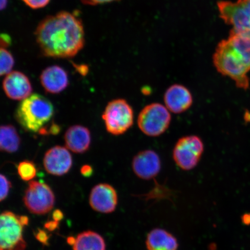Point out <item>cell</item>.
<instances>
[{"instance_id":"obj_30","label":"cell","mask_w":250,"mask_h":250,"mask_svg":"<svg viewBox=\"0 0 250 250\" xmlns=\"http://www.w3.org/2000/svg\"><path fill=\"white\" fill-rule=\"evenodd\" d=\"M58 223L59 222L55 220L54 221L47 222L45 224V228L50 231L54 230L58 227Z\"/></svg>"},{"instance_id":"obj_27","label":"cell","mask_w":250,"mask_h":250,"mask_svg":"<svg viewBox=\"0 0 250 250\" xmlns=\"http://www.w3.org/2000/svg\"><path fill=\"white\" fill-rule=\"evenodd\" d=\"M11 39L7 34H2L1 36V48H6L11 44Z\"/></svg>"},{"instance_id":"obj_28","label":"cell","mask_w":250,"mask_h":250,"mask_svg":"<svg viewBox=\"0 0 250 250\" xmlns=\"http://www.w3.org/2000/svg\"><path fill=\"white\" fill-rule=\"evenodd\" d=\"M81 173L86 177L91 176L93 174V168L89 165H84L81 168Z\"/></svg>"},{"instance_id":"obj_33","label":"cell","mask_w":250,"mask_h":250,"mask_svg":"<svg viewBox=\"0 0 250 250\" xmlns=\"http://www.w3.org/2000/svg\"><path fill=\"white\" fill-rule=\"evenodd\" d=\"M8 0H1V2H0V8H1V10H4L6 7H7Z\"/></svg>"},{"instance_id":"obj_11","label":"cell","mask_w":250,"mask_h":250,"mask_svg":"<svg viewBox=\"0 0 250 250\" xmlns=\"http://www.w3.org/2000/svg\"><path fill=\"white\" fill-rule=\"evenodd\" d=\"M118 195L114 188L108 184H99L90 193L89 204L94 210L101 213H111L118 204Z\"/></svg>"},{"instance_id":"obj_32","label":"cell","mask_w":250,"mask_h":250,"mask_svg":"<svg viewBox=\"0 0 250 250\" xmlns=\"http://www.w3.org/2000/svg\"><path fill=\"white\" fill-rule=\"evenodd\" d=\"M243 223L247 225L250 224V214H245L243 217Z\"/></svg>"},{"instance_id":"obj_9","label":"cell","mask_w":250,"mask_h":250,"mask_svg":"<svg viewBox=\"0 0 250 250\" xmlns=\"http://www.w3.org/2000/svg\"><path fill=\"white\" fill-rule=\"evenodd\" d=\"M162 167L160 156L151 149H146L134 156L132 168L141 179L151 180L160 173Z\"/></svg>"},{"instance_id":"obj_22","label":"cell","mask_w":250,"mask_h":250,"mask_svg":"<svg viewBox=\"0 0 250 250\" xmlns=\"http://www.w3.org/2000/svg\"><path fill=\"white\" fill-rule=\"evenodd\" d=\"M0 183H1V193H0V199L1 201H4L9 194V190L11 188V183L4 175L0 176Z\"/></svg>"},{"instance_id":"obj_1","label":"cell","mask_w":250,"mask_h":250,"mask_svg":"<svg viewBox=\"0 0 250 250\" xmlns=\"http://www.w3.org/2000/svg\"><path fill=\"white\" fill-rule=\"evenodd\" d=\"M35 36L41 52L46 57L73 58L85 45L82 21L66 11L43 19L37 27Z\"/></svg>"},{"instance_id":"obj_5","label":"cell","mask_w":250,"mask_h":250,"mask_svg":"<svg viewBox=\"0 0 250 250\" xmlns=\"http://www.w3.org/2000/svg\"><path fill=\"white\" fill-rule=\"evenodd\" d=\"M171 121L170 112L159 103L146 105L140 111L137 125L142 132L149 137H158L168 129Z\"/></svg>"},{"instance_id":"obj_29","label":"cell","mask_w":250,"mask_h":250,"mask_svg":"<svg viewBox=\"0 0 250 250\" xmlns=\"http://www.w3.org/2000/svg\"><path fill=\"white\" fill-rule=\"evenodd\" d=\"M74 67L76 68L78 73L82 75L83 76H86L87 73H88V67L86 65L82 64L79 65L74 64Z\"/></svg>"},{"instance_id":"obj_7","label":"cell","mask_w":250,"mask_h":250,"mask_svg":"<svg viewBox=\"0 0 250 250\" xmlns=\"http://www.w3.org/2000/svg\"><path fill=\"white\" fill-rule=\"evenodd\" d=\"M204 150V143L199 136H184L178 140L174 146L173 160L181 169L191 170L201 161Z\"/></svg>"},{"instance_id":"obj_21","label":"cell","mask_w":250,"mask_h":250,"mask_svg":"<svg viewBox=\"0 0 250 250\" xmlns=\"http://www.w3.org/2000/svg\"><path fill=\"white\" fill-rule=\"evenodd\" d=\"M15 64L13 55L6 48H1L0 51V74L1 76H7L12 72Z\"/></svg>"},{"instance_id":"obj_12","label":"cell","mask_w":250,"mask_h":250,"mask_svg":"<svg viewBox=\"0 0 250 250\" xmlns=\"http://www.w3.org/2000/svg\"><path fill=\"white\" fill-rule=\"evenodd\" d=\"M2 87L8 98L23 101L31 95L32 86L29 78L20 71L11 72L5 76Z\"/></svg>"},{"instance_id":"obj_20","label":"cell","mask_w":250,"mask_h":250,"mask_svg":"<svg viewBox=\"0 0 250 250\" xmlns=\"http://www.w3.org/2000/svg\"><path fill=\"white\" fill-rule=\"evenodd\" d=\"M37 171L35 164L30 161L21 162L18 167L19 176L24 181H29L34 179L36 176Z\"/></svg>"},{"instance_id":"obj_26","label":"cell","mask_w":250,"mask_h":250,"mask_svg":"<svg viewBox=\"0 0 250 250\" xmlns=\"http://www.w3.org/2000/svg\"><path fill=\"white\" fill-rule=\"evenodd\" d=\"M118 1V0H81V1L85 5H96L99 4H105L113 1Z\"/></svg>"},{"instance_id":"obj_24","label":"cell","mask_w":250,"mask_h":250,"mask_svg":"<svg viewBox=\"0 0 250 250\" xmlns=\"http://www.w3.org/2000/svg\"><path fill=\"white\" fill-rule=\"evenodd\" d=\"M250 23V0H237Z\"/></svg>"},{"instance_id":"obj_16","label":"cell","mask_w":250,"mask_h":250,"mask_svg":"<svg viewBox=\"0 0 250 250\" xmlns=\"http://www.w3.org/2000/svg\"><path fill=\"white\" fill-rule=\"evenodd\" d=\"M148 250H177L179 243L173 234L160 228L150 232L146 239Z\"/></svg>"},{"instance_id":"obj_18","label":"cell","mask_w":250,"mask_h":250,"mask_svg":"<svg viewBox=\"0 0 250 250\" xmlns=\"http://www.w3.org/2000/svg\"><path fill=\"white\" fill-rule=\"evenodd\" d=\"M228 43L250 70V35L231 30Z\"/></svg>"},{"instance_id":"obj_6","label":"cell","mask_w":250,"mask_h":250,"mask_svg":"<svg viewBox=\"0 0 250 250\" xmlns=\"http://www.w3.org/2000/svg\"><path fill=\"white\" fill-rule=\"evenodd\" d=\"M102 118L108 133L121 135L133 126V109L126 100L115 99L106 106Z\"/></svg>"},{"instance_id":"obj_4","label":"cell","mask_w":250,"mask_h":250,"mask_svg":"<svg viewBox=\"0 0 250 250\" xmlns=\"http://www.w3.org/2000/svg\"><path fill=\"white\" fill-rule=\"evenodd\" d=\"M29 224V218L11 211L2 212L0 217V250H25L26 243L23 229Z\"/></svg>"},{"instance_id":"obj_31","label":"cell","mask_w":250,"mask_h":250,"mask_svg":"<svg viewBox=\"0 0 250 250\" xmlns=\"http://www.w3.org/2000/svg\"><path fill=\"white\" fill-rule=\"evenodd\" d=\"M52 217L55 221L59 222L63 218L64 215L60 210H56L53 212Z\"/></svg>"},{"instance_id":"obj_3","label":"cell","mask_w":250,"mask_h":250,"mask_svg":"<svg viewBox=\"0 0 250 250\" xmlns=\"http://www.w3.org/2000/svg\"><path fill=\"white\" fill-rule=\"evenodd\" d=\"M213 63L218 73L233 80L238 88L249 89L248 74L250 70L231 48L227 40L219 43L213 55Z\"/></svg>"},{"instance_id":"obj_2","label":"cell","mask_w":250,"mask_h":250,"mask_svg":"<svg viewBox=\"0 0 250 250\" xmlns=\"http://www.w3.org/2000/svg\"><path fill=\"white\" fill-rule=\"evenodd\" d=\"M54 114L52 103L40 94H33L19 104L15 117L21 127L31 133L40 132Z\"/></svg>"},{"instance_id":"obj_8","label":"cell","mask_w":250,"mask_h":250,"mask_svg":"<svg viewBox=\"0 0 250 250\" xmlns=\"http://www.w3.org/2000/svg\"><path fill=\"white\" fill-rule=\"evenodd\" d=\"M23 202L31 213L44 215L54 208L55 197L54 192L47 184L31 181L25 191Z\"/></svg>"},{"instance_id":"obj_15","label":"cell","mask_w":250,"mask_h":250,"mask_svg":"<svg viewBox=\"0 0 250 250\" xmlns=\"http://www.w3.org/2000/svg\"><path fill=\"white\" fill-rule=\"evenodd\" d=\"M66 147L76 154H83L89 149L91 144V134L87 127L74 125L68 128L64 135Z\"/></svg>"},{"instance_id":"obj_13","label":"cell","mask_w":250,"mask_h":250,"mask_svg":"<svg viewBox=\"0 0 250 250\" xmlns=\"http://www.w3.org/2000/svg\"><path fill=\"white\" fill-rule=\"evenodd\" d=\"M165 105L174 114H181L191 107L193 96L187 87L173 84L168 87L164 94Z\"/></svg>"},{"instance_id":"obj_10","label":"cell","mask_w":250,"mask_h":250,"mask_svg":"<svg viewBox=\"0 0 250 250\" xmlns=\"http://www.w3.org/2000/svg\"><path fill=\"white\" fill-rule=\"evenodd\" d=\"M43 164L47 173L53 176H61L71 169L73 158L66 148L57 146L47 151Z\"/></svg>"},{"instance_id":"obj_19","label":"cell","mask_w":250,"mask_h":250,"mask_svg":"<svg viewBox=\"0 0 250 250\" xmlns=\"http://www.w3.org/2000/svg\"><path fill=\"white\" fill-rule=\"evenodd\" d=\"M21 145V138L12 125H2L0 130V149L3 152L14 153Z\"/></svg>"},{"instance_id":"obj_25","label":"cell","mask_w":250,"mask_h":250,"mask_svg":"<svg viewBox=\"0 0 250 250\" xmlns=\"http://www.w3.org/2000/svg\"><path fill=\"white\" fill-rule=\"evenodd\" d=\"M36 239L43 245H48L49 236L45 231L42 230L38 229L36 234H35Z\"/></svg>"},{"instance_id":"obj_14","label":"cell","mask_w":250,"mask_h":250,"mask_svg":"<svg viewBox=\"0 0 250 250\" xmlns=\"http://www.w3.org/2000/svg\"><path fill=\"white\" fill-rule=\"evenodd\" d=\"M40 79L45 92L51 94H58L63 91L69 83L67 72L56 65L43 70L40 75Z\"/></svg>"},{"instance_id":"obj_23","label":"cell","mask_w":250,"mask_h":250,"mask_svg":"<svg viewBox=\"0 0 250 250\" xmlns=\"http://www.w3.org/2000/svg\"><path fill=\"white\" fill-rule=\"evenodd\" d=\"M31 9H37L46 7L51 0H21Z\"/></svg>"},{"instance_id":"obj_17","label":"cell","mask_w":250,"mask_h":250,"mask_svg":"<svg viewBox=\"0 0 250 250\" xmlns=\"http://www.w3.org/2000/svg\"><path fill=\"white\" fill-rule=\"evenodd\" d=\"M104 239L98 233L87 230L78 234L73 245V250H105Z\"/></svg>"}]
</instances>
